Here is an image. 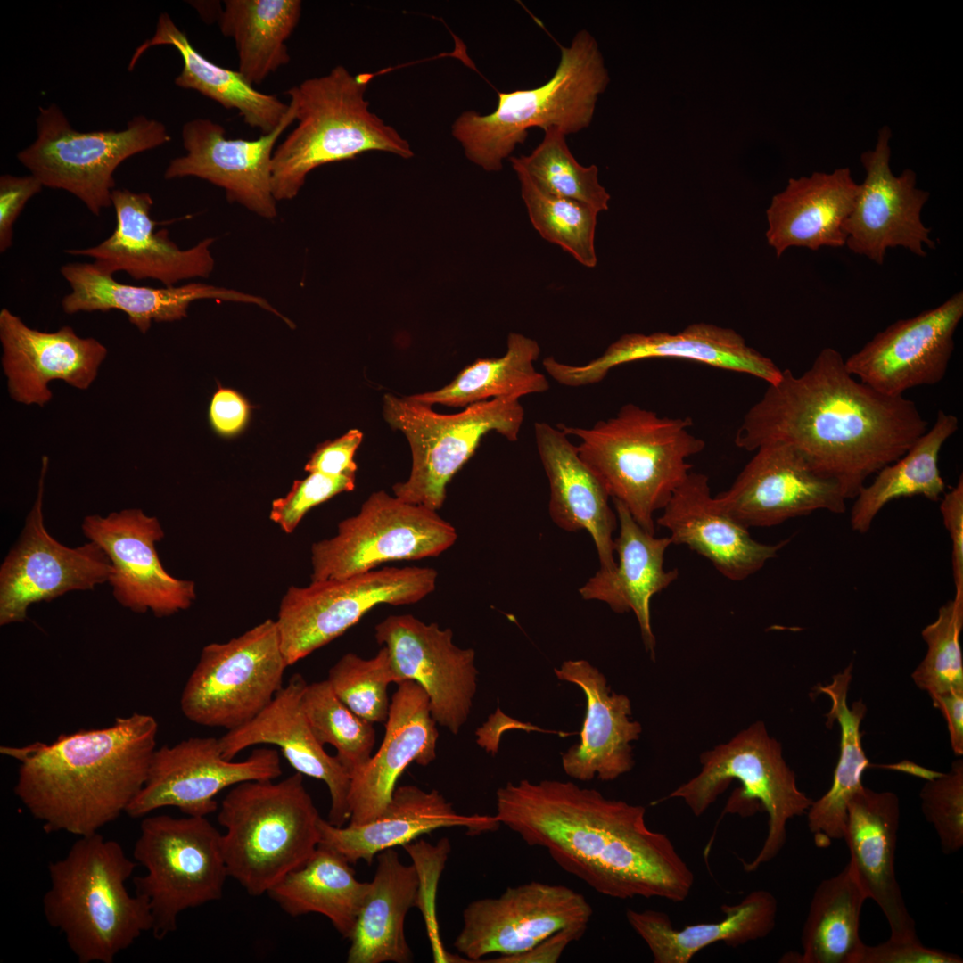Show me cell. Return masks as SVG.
<instances>
[{
	"instance_id": "7bdbcfd3",
	"label": "cell",
	"mask_w": 963,
	"mask_h": 963,
	"mask_svg": "<svg viewBox=\"0 0 963 963\" xmlns=\"http://www.w3.org/2000/svg\"><path fill=\"white\" fill-rule=\"evenodd\" d=\"M958 429V417L939 410L931 429L899 459L881 468L870 484L860 490L851 509L852 530L867 532L884 506L897 498L921 496L940 501L946 484L938 465L939 455Z\"/></svg>"
},
{
	"instance_id": "9f6ffc18",
	"label": "cell",
	"mask_w": 963,
	"mask_h": 963,
	"mask_svg": "<svg viewBox=\"0 0 963 963\" xmlns=\"http://www.w3.org/2000/svg\"><path fill=\"white\" fill-rule=\"evenodd\" d=\"M951 952L929 948L918 938L908 941L888 939L877 945H864L858 963H961Z\"/></svg>"
},
{
	"instance_id": "603a6c76",
	"label": "cell",
	"mask_w": 963,
	"mask_h": 963,
	"mask_svg": "<svg viewBox=\"0 0 963 963\" xmlns=\"http://www.w3.org/2000/svg\"><path fill=\"white\" fill-rule=\"evenodd\" d=\"M890 139L889 128H882L875 148L861 154L866 175L844 224L848 249L878 265L889 248L903 247L919 257L926 255L925 247L935 248L920 216L929 193L917 188L910 169L893 174Z\"/></svg>"
},
{
	"instance_id": "7dc6e473",
	"label": "cell",
	"mask_w": 963,
	"mask_h": 963,
	"mask_svg": "<svg viewBox=\"0 0 963 963\" xmlns=\"http://www.w3.org/2000/svg\"><path fill=\"white\" fill-rule=\"evenodd\" d=\"M512 168L517 175L530 220L539 235L561 247L584 267L595 268L598 212L582 202L543 191L523 169Z\"/></svg>"
},
{
	"instance_id": "4fadbf2b",
	"label": "cell",
	"mask_w": 963,
	"mask_h": 963,
	"mask_svg": "<svg viewBox=\"0 0 963 963\" xmlns=\"http://www.w3.org/2000/svg\"><path fill=\"white\" fill-rule=\"evenodd\" d=\"M430 567H383L339 579L291 586L276 620L283 654L292 666L327 645L382 604L410 605L436 588Z\"/></svg>"
},
{
	"instance_id": "ac0fdd59",
	"label": "cell",
	"mask_w": 963,
	"mask_h": 963,
	"mask_svg": "<svg viewBox=\"0 0 963 963\" xmlns=\"http://www.w3.org/2000/svg\"><path fill=\"white\" fill-rule=\"evenodd\" d=\"M281 775L275 749L258 748L245 760L235 761L223 756L219 738L190 737L154 751L146 781L126 813L136 819L170 806L186 816L206 817L217 811L215 797L222 790Z\"/></svg>"
},
{
	"instance_id": "3957f363",
	"label": "cell",
	"mask_w": 963,
	"mask_h": 963,
	"mask_svg": "<svg viewBox=\"0 0 963 963\" xmlns=\"http://www.w3.org/2000/svg\"><path fill=\"white\" fill-rule=\"evenodd\" d=\"M157 732L154 717L135 712L0 753L20 762L14 793L44 830L83 836L126 812L146 781Z\"/></svg>"
},
{
	"instance_id": "6da1fadb",
	"label": "cell",
	"mask_w": 963,
	"mask_h": 963,
	"mask_svg": "<svg viewBox=\"0 0 963 963\" xmlns=\"http://www.w3.org/2000/svg\"><path fill=\"white\" fill-rule=\"evenodd\" d=\"M927 431L916 404L877 392L824 348L803 374L782 370L745 414L735 438L746 451L771 442L798 450L853 499L867 478L903 456Z\"/></svg>"
},
{
	"instance_id": "60d3db41",
	"label": "cell",
	"mask_w": 963,
	"mask_h": 963,
	"mask_svg": "<svg viewBox=\"0 0 963 963\" xmlns=\"http://www.w3.org/2000/svg\"><path fill=\"white\" fill-rule=\"evenodd\" d=\"M852 670V664H850L834 675L831 683L818 687L831 702L826 714L827 725L830 728L836 720L841 728L840 753L831 786L812 802L806 812L808 828L819 848L828 847L833 841L843 839L848 803L862 788V775L868 767L860 733L867 707L861 700L855 701L851 707L847 703Z\"/></svg>"
},
{
	"instance_id": "7402d4cb",
	"label": "cell",
	"mask_w": 963,
	"mask_h": 963,
	"mask_svg": "<svg viewBox=\"0 0 963 963\" xmlns=\"http://www.w3.org/2000/svg\"><path fill=\"white\" fill-rule=\"evenodd\" d=\"M963 317V292L918 316L900 319L844 360L847 371L879 393L901 397L945 376Z\"/></svg>"
},
{
	"instance_id": "f907efd6",
	"label": "cell",
	"mask_w": 963,
	"mask_h": 963,
	"mask_svg": "<svg viewBox=\"0 0 963 963\" xmlns=\"http://www.w3.org/2000/svg\"><path fill=\"white\" fill-rule=\"evenodd\" d=\"M336 696L357 715L371 723H385L390 710L387 693L396 684L386 646L370 659L353 653L342 656L329 670L328 678Z\"/></svg>"
},
{
	"instance_id": "681fc988",
	"label": "cell",
	"mask_w": 963,
	"mask_h": 963,
	"mask_svg": "<svg viewBox=\"0 0 963 963\" xmlns=\"http://www.w3.org/2000/svg\"><path fill=\"white\" fill-rule=\"evenodd\" d=\"M301 708L316 738L336 749L335 756L350 777L368 762L375 743L373 723L352 712L327 679L306 685Z\"/></svg>"
},
{
	"instance_id": "94428289",
	"label": "cell",
	"mask_w": 963,
	"mask_h": 963,
	"mask_svg": "<svg viewBox=\"0 0 963 963\" xmlns=\"http://www.w3.org/2000/svg\"><path fill=\"white\" fill-rule=\"evenodd\" d=\"M586 931L578 929L562 930L543 940L531 950L514 956H499L489 962L498 963H531L557 962L566 947L580 940Z\"/></svg>"
},
{
	"instance_id": "4316f807",
	"label": "cell",
	"mask_w": 963,
	"mask_h": 963,
	"mask_svg": "<svg viewBox=\"0 0 963 963\" xmlns=\"http://www.w3.org/2000/svg\"><path fill=\"white\" fill-rule=\"evenodd\" d=\"M2 366L10 396L19 403L44 407L52 399L48 384L62 380L87 389L107 355L94 338H81L69 325L56 332L29 327L6 308L0 311Z\"/></svg>"
},
{
	"instance_id": "ffe728a7",
	"label": "cell",
	"mask_w": 963,
	"mask_h": 963,
	"mask_svg": "<svg viewBox=\"0 0 963 963\" xmlns=\"http://www.w3.org/2000/svg\"><path fill=\"white\" fill-rule=\"evenodd\" d=\"M715 498L747 528L775 526L819 510L843 514L848 500L836 482L783 442L759 447L731 486Z\"/></svg>"
},
{
	"instance_id": "bcb514c9",
	"label": "cell",
	"mask_w": 963,
	"mask_h": 963,
	"mask_svg": "<svg viewBox=\"0 0 963 963\" xmlns=\"http://www.w3.org/2000/svg\"><path fill=\"white\" fill-rule=\"evenodd\" d=\"M506 352L499 358H478L462 369L444 387L411 395L417 401L465 407L489 399L546 392L549 383L533 366L540 354L537 341L519 333H510Z\"/></svg>"
},
{
	"instance_id": "d6986e66",
	"label": "cell",
	"mask_w": 963,
	"mask_h": 963,
	"mask_svg": "<svg viewBox=\"0 0 963 963\" xmlns=\"http://www.w3.org/2000/svg\"><path fill=\"white\" fill-rule=\"evenodd\" d=\"M374 637L389 651L396 684L409 679L420 685L435 721L457 735L476 693L474 650L457 646L451 629L412 614L388 616L375 626Z\"/></svg>"
},
{
	"instance_id": "cb8c5ba5",
	"label": "cell",
	"mask_w": 963,
	"mask_h": 963,
	"mask_svg": "<svg viewBox=\"0 0 963 963\" xmlns=\"http://www.w3.org/2000/svg\"><path fill=\"white\" fill-rule=\"evenodd\" d=\"M650 358L687 360L746 374L768 384L782 375L772 359L750 347L737 332L708 323L691 324L675 333H625L586 364L570 365L552 357L544 367L561 385L580 387L601 382L613 367Z\"/></svg>"
},
{
	"instance_id": "f6af8a7d",
	"label": "cell",
	"mask_w": 963,
	"mask_h": 963,
	"mask_svg": "<svg viewBox=\"0 0 963 963\" xmlns=\"http://www.w3.org/2000/svg\"><path fill=\"white\" fill-rule=\"evenodd\" d=\"M849 864L822 880L812 895L802 930L801 963H858L865 943L860 914L867 900Z\"/></svg>"
},
{
	"instance_id": "5bb4252c",
	"label": "cell",
	"mask_w": 963,
	"mask_h": 963,
	"mask_svg": "<svg viewBox=\"0 0 963 963\" xmlns=\"http://www.w3.org/2000/svg\"><path fill=\"white\" fill-rule=\"evenodd\" d=\"M276 621L205 646L181 694L190 721L227 731L260 713L284 687L287 668Z\"/></svg>"
},
{
	"instance_id": "6125c7cd",
	"label": "cell",
	"mask_w": 963,
	"mask_h": 963,
	"mask_svg": "<svg viewBox=\"0 0 963 963\" xmlns=\"http://www.w3.org/2000/svg\"><path fill=\"white\" fill-rule=\"evenodd\" d=\"M933 705L946 720L951 746L957 756L963 754V687L929 696Z\"/></svg>"
},
{
	"instance_id": "680465c9",
	"label": "cell",
	"mask_w": 963,
	"mask_h": 963,
	"mask_svg": "<svg viewBox=\"0 0 963 963\" xmlns=\"http://www.w3.org/2000/svg\"><path fill=\"white\" fill-rule=\"evenodd\" d=\"M940 511L951 541L955 596H963V478L940 499Z\"/></svg>"
},
{
	"instance_id": "4dcf8cb0",
	"label": "cell",
	"mask_w": 963,
	"mask_h": 963,
	"mask_svg": "<svg viewBox=\"0 0 963 963\" xmlns=\"http://www.w3.org/2000/svg\"><path fill=\"white\" fill-rule=\"evenodd\" d=\"M900 824L898 796L862 786L850 800L843 839L849 852L848 864L868 899L884 913L890 939H917L910 916L895 873V853Z\"/></svg>"
},
{
	"instance_id": "7c38bea8",
	"label": "cell",
	"mask_w": 963,
	"mask_h": 963,
	"mask_svg": "<svg viewBox=\"0 0 963 963\" xmlns=\"http://www.w3.org/2000/svg\"><path fill=\"white\" fill-rule=\"evenodd\" d=\"M170 139L161 122L143 115L123 130L80 132L52 103L39 107L37 138L17 159L44 186L70 193L98 216L112 205L113 175L119 164Z\"/></svg>"
},
{
	"instance_id": "e575fe53",
	"label": "cell",
	"mask_w": 963,
	"mask_h": 963,
	"mask_svg": "<svg viewBox=\"0 0 963 963\" xmlns=\"http://www.w3.org/2000/svg\"><path fill=\"white\" fill-rule=\"evenodd\" d=\"M534 436L549 483L552 521L569 532L587 531L597 548L599 570L613 571L616 565L613 535L618 518L609 505L610 496L558 427L536 422Z\"/></svg>"
},
{
	"instance_id": "d590c367",
	"label": "cell",
	"mask_w": 963,
	"mask_h": 963,
	"mask_svg": "<svg viewBox=\"0 0 963 963\" xmlns=\"http://www.w3.org/2000/svg\"><path fill=\"white\" fill-rule=\"evenodd\" d=\"M859 191L849 168L790 178L766 210L768 244L778 258L791 247L844 246V224Z\"/></svg>"
},
{
	"instance_id": "91938a15",
	"label": "cell",
	"mask_w": 963,
	"mask_h": 963,
	"mask_svg": "<svg viewBox=\"0 0 963 963\" xmlns=\"http://www.w3.org/2000/svg\"><path fill=\"white\" fill-rule=\"evenodd\" d=\"M250 406L237 391L219 388L210 406V420L214 430L224 436L235 435L247 424Z\"/></svg>"
},
{
	"instance_id": "52a82bcc",
	"label": "cell",
	"mask_w": 963,
	"mask_h": 963,
	"mask_svg": "<svg viewBox=\"0 0 963 963\" xmlns=\"http://www.w3.org/2000/svg\"><path fill=\"white\" fill-rule=\"evenodd\" d=\"M370 78L337 66L285 92L295 105L298 125L274 152L276 202L297 196L308 174L321 165L369 151L413 156L408 142L369 110L365 93Z\"/></svg>"
},
{
	"instance_id": "f5cc1de1",
	"label": "cell",
	"mask_w": 963,
	"mask_h": 963,
	"mask_svg": "<svg viewBox=\"0 0 963 963\" xmlns=\"http://www.w3.org/2000/svg\"><path fill=\"white\" fill-rule=\"evenodd\" d=\"M921 811L934 827L944 854L963 847V760H955L949 771L934 773L923 785Z\"/></svg>"
},
{
	"instance_id": "836d02e7",
	"label": "cell",
	"mask_w": 963,
	"mask_h": 963,
	"mask_svg": "<svg viewBox=\"0 0 963 963\" xmlns=\"http://www.w3.org/2000/svg\"><path fill=\"white\" fill-rule=\"evenodd\" d=\"M60 271L71 289L62 300L66 314L118 309L142 333L148 332L152 321L185 317L189 305L202 299L251 303L280 315L262 297L202 283L163 288L130 285L116 281L93 263H68Z\"/></svg>"
},
{
	"instance_id": "f1b7e54d",
	"label": "cell",
	"mask_w": 963,
	"mask_h": 963,
	"mask_svg": "<svg viewBox=\"0 0 963 963\" xmlns=\"http://www.w3.org/2000/svg\"><path fill=\"white\" fill-rule=\"evenodd\" d=\"M397 685L377 753L350 777V824H365L378 818L390 803L407 767L412 762L427 766L436 759L439 733L427 694L413 680Z\"/></svg>"
},
{
	"instance_id": "8d00e7d4",
	"label": "cell",
	"mask_w": 963,
	"mask_h": 963,
	"mask_svg": "<svg viewBox=\"0 0 963 963\" xmlns=\"http://www.w3.org/2000/svg\"><path fill=\"white\" fill-rule=\"evenodd\" d=\"M613 501L620 526L614 539L618 561L613 571L598 570L579 592L583 599L604 602L615 613L632 611L645 647L654 655L650 603L679 576L677 569H664L665 552L672 543L669 536L658 538L645 531L621 502Z\"/></svg>"
},
{
	"instance_id": "8992f818",
	"label": "cell",
	"mask_w": 963,
	"mask_h": 963,
	"mask_svg": "<svg viewBox=\"0 0 963 963\" xmlns=\"http://www.w3.org/2000/svg\"><path fill=\"white\" fill-rule=\"evenodd\" d=\"M560 51L559 63L545 84L498 92L492 112L465 111L455 119L452 135L468 160L486 171H498L531 128H555L567 136L591 124L597 100L610 82L598 44L581 29Z\"/></svg>"
},
{
	"instance_id": "f35d334b",
	"label": "cell",
	"mask_w": 963,
	"mask_h": 963,
	"mask_svg": "<svg viewBox=\"0 0 963 963\" xmlns=\"http://www.w3.org/2000/svg\"><path fill=\"white\" fill-rule=\"evenodd\" d=\"M374 878L350 939L348 963H406L412 951L405 936V918L419 902L420 875L405 865L392 848L377 855Z\"/></svg>"
},
{
	"instance_id": "9a60e30c",
	"label": "cell",
	"mask_w": 963,
	"mask_h": 963,
	"mask_svg": "<svg viewBox=\"0 0 963 963\" xmlns=\"http://www.w3.org/2000/svg\"><path fill=\"white\" fill-rule=\"evenodd\" d=\"M455 527L437 511L383 490L341 521L337 533L311 546V581L339 579L399 560L438 556L457 540Z\"/></svg>"
},
{
	"instance_id": "5b68a950",
	"label": "cell",
	"mask_w": 963,
	"mask_h": 963,
	"mask_svg": "<svg viewBox=\"0 0 963 963\" xmlns=\"http://www.w3.org/2000/svg\"><path fill=\"white\" fill-rule=\"evenodd\" d=\"M690 417L661 416L628 403L589 428L560 424L582 461L613 500L621 502L645 531L655 534L654 514L663 510L691 472L687 459L704 440L690 431Z\"/></svg>"
},
{
	"instance_id": "30bf717a",
	"label": "cell",
	"mask_w": 963,
	"mask_h": 963,
	"mask_svg": "<svg viewBox=\"0 0 963 963\" xmlns=\"http://www.w3.org/2000/svg\"><path fill=\"white\" fill-rule=\"evenodd\" d=\"M383 416L391 428L407 438L411 451L409 476L392 486L394 496L438 511L444 504L447 485L472 457L482 438L496 432L516 441L524 410L519 399L501 397L445 415L410 396L386 393Z\"/></svg>"
},
{
	"instance_id": "6f0895ef",
	"label": "cell",
	"mask_w": 963,
	"mask_h": 963,
	"mask_svg": "<svg viewBox=\"0 0 963 963\" xmlns=\"http://www.w3.org/2000/svg\"><path fill=\"white\" fill-rule=\"evenodd\" d=\"M362 440V432L351 429L340 438L319 445L306 464L305 470L309 473L356 476L358 466L354 457Z\"/></svg>"
},
{
	"instance_id": "ba28073f",
	"label": "cell",
	"mask_w": 963,
	"mask_h": 963,
	"mask_svg": "<svg viewBox=\"0 0 963 963\" xmlns=\"http://www.w3.org/2000/svg\"><path fill=\"white\" fill-rule=\"evenodd\" d=\"M320 819L299 772L234 786L218 813L228 877L251 896L268 893L315 852Z\"/></svg>"
},
{
	"instance_id": "ab89813d",
	"label": "cell",
	"mask_w": 963,
	"mask_h": 963,
	"mask_svg": "<svg viewBox=\"0 0 963 963\" xmlns=\"http://www.w3.org/2000/svg\"><path fill=\"white\" fill-rule=\"evenodd\" d=\"M157 45H171L181 55L183 68L175 78L177 86L195 90L224 108L236 110L248 126L259 129L262 135L275 130L288 111L289 104L276 95L258 91L238 70L221 67L202 56L167 12L159 16L153 37L136 49L128 70L147 49Z\"/></svg>"
},
{
	"instance_id": "d4e9b609",
	"label": "cell",
	"mask_w": 963,
	"mask_h": 963,
	"mask_svg": "<svg viewBox=\"0 0 963 963\" xmlns=\"http://www.w3.org/2000/svg\"><path fill=\"white\" fill-rule=\"evenodd\" d=\"M295 120V105L291 101L279 126L254 140L226 138L225 128L209 119L189 120L181 131L186 153L169 162L164 177H195L207 180L223 188L230 202L273 219L277 216L272 189L275 144Z\"/></svg>"
},
{
	"instance_id": "44dd1931",
	"label": "cell",
	"mask_w": 963,
	"mask_h": 963,
	"mask_svg": "<svg viewBox=\"0 0 963 963\" xmlns=\"http://www.w3.org/2000/svg\"><path fill=\"white\" fill-rule=\"evenodd\" d=\"M81 529L109 557L112 570L108 582L123 607L166 617L188 609L195 600L194 583L171 576L160 561L155 545L164 531L156 517L129 508L103 517L86 515Z\"/></svg>"
},
{
	"instance_id": "1f68e13d",
	"label": "cell",
	"mask_w": 963,
	"mask_h": 963,
	"mask_svg": "<svg viewBox=\"0 0 963 963\" xmlns=\"http://www.w3.org/2000/svg\"><path fill=\"white\" fill-rule=\"evenodd\" d=\"M556 678L578 686L586 698V714L580 741L562 755V766L571 778L589 781L596 776L612 781L634 765L630 743L642 731L630 720L627 696L612 692L604 674L586 660L564 661L555 668Z\"/></svg>"
},
{
	"instance_id": "11a10c76",
	"label": "cell",
	"mask_w": 963,
	"mask_h": 963,
	"mask_svg": "<svg viewBox=\"0 0 963 963\" xmlns=\"http://www.w3.org/2000/svg\"><path fill=\"white\" fill-rule=\"evenodd\" d=\"M44 185L33 175L0 177V252L12 245L13 226L28 201Z\"/></svg>"
},
{
	"instance_id": "9c48e42d",
	"label": "cell",
	"mask_w": 963,
	"mask_h": 963,
	"mask_svg": "<svg viewBox=\"0 0 963 963\" xmlns=\"http://www.w3.org/2000/svg\"><path fill=\"white\" fill-rule=\"evenodd\" d=\"M700 772L676 788L670 798H679L693 814L700 816L732 780L742 787L734 792L725 812L768 813V832L756 857L743 862L747 872L772 860L786 841L790 819L807 812L812 800L797 786L795 773L786 764L782 746L771 737L762 721H756L728 742L703 753Z\"/></svg>"
},
{
	"instance_id": "b9f144b4",
	"label": "cell",
	"mask_w": 963,
	"mask_h": 963,
	"mask_svg": "<svg viewBox=\"0 0 963 963\" xmlns=\"http://www.w3.org/2000/svg\"><path fill=\"white\" fill-rule=\"evenodd\" d=\"M342 854L319 844L300 867L289 872L268 895L288 915L319 913L350 939L369 882H360Z\"/></svg>"
},
{
	"instance_id": "c3c4849f",
	"label": "cell",
	"mask_w": 963,
	"mask_h": 963,
	"mask_svg": "<svg viewBox=\"0 0 963 963\" xmlns=\"http://www.w3.org/2000/svg\"><path fill=\"white\" fill-rule=\"evenodd\" d=\"M543 131L542 141L529 155L510 157L512 166L523 169L550 194L582 202L598 213L607 210L611 196L599 182L597 166L580 164L559 129Z\"/></svg>"
},
{
	"instance_id": "7a4b0ae2",
	"label": "cell",
	"mask_w": 963,
	"mask_h": 963,
	"mask_svg": "<svg viewBox=\"0 0 963 963\" xmlns=\"http://www.w3.org/2000/svg\"><path fill=\"white\" fill-rule=\"evenodd\" d=\"M496 801L501 825L605 896L680 902L691 892L694 873L641 805L556 779L508 782Z\"/></svg>"
},
{
	"instance_id": "74e56055",
	"label": "cell",
	"mask_w": 963,
	"mask_h": 963,
	"mask_svg": "<svg viewBox=\"0 0 963 963\" xmlns=\"http://www.w3.org/2000/svg\"><path fill=\"white\" fill-rule=\"evenodd\" d=\"M725 917L713 923L673 926L669 916L654 910L628 909L629 925L646 942L654 963H688L701 950L716 942L737 947L769 935L775 927L778 902L765 890L748 893L739 903L723 905Z\"/></svg>"
},
{
	"instance_id": "e0dca14e",
	"label": "cell",
	"mask_w": 963,
	"mask_h": 963,
	"mask_svg": "<svg viewBox=\"0 0 963 963\" xmlns=\"http://www.w3.org/2000/svg\"><path fill=\"white\" fill-rule=\"evenodd\" d=\"M592 913L587 899L572 888L531 881L470 902L454 947L473 962L491 953L514 956L562 930L586 931Z\"/></svg>"
},
{
	"instance_id": "8fae6325",
	"label": "cell",
	"mask_w": 963,
	"mask_h": 963,
	"mask_svg": "<svg viewBox=\"0 0 963 963\" xmlns=\"http://www.w3.org/2000/svg\"><path fill=\"white\" fill-rule=\"evenodd\" d=\"M221 836L206 817H144L133 856L146 869L133 881L152 917V934L162 940L177 927L181 912L218 901L228 873Z\"/></svg>"
},
{
	"instance_id": "2e32d148",
	"label": "cell",
	"mask_w": 963,
	"mask_h": 963,
	"mask_svg": "<svg viewBox=\"0 0 963 963\" xmlns=\"http://www.w3.org/2000/svg\"><path fill=\"white\" fill-rule=\"evenodd\" d=\"M48 457H44L37 498L18 541L0 567V625L23 622L29 607L68 592L92 590L107 582L111 564L96 543L88 540L68 547L46 531L43 515L44 482Z\"/></svg>"
},
{
	"instance_id": "83f0119b",
	"label": "cell",
	"mask_w": 963,
	"mask_h": 963,
	"mask_svg": "<svg viewBox=\"0 0 963 963\" xmlns=\"http://www.w3.org/2000/svg\"><path fill=\"white\" fill-rule=\"evenodd\" d=\"M672 544L707 559L725 578L740 581L759 572L789 542H759L712 496L709 477L691 471L657 519Z\"/></svg>"
},
{
	"instance_id": "d6a6232c",
	"label": "cell",
	"mask_w": 963,
	"mask_h": 963,
	"mask_svg": "<svg viewBox=\"0 0 963 963\" xmlns=\"http://www.w3.org/2000/svg\"><path fill=\"white\" fill-rule=\"evenodd\" d=\"M501 823L490 815L457 813L437 790L426 792L416 786L396 787L385 811L375 819L360 825L338 827L320 819L319 844L342 854L350 863L371 864L379 852L406 845L421 835L442 827H465L469 835L493 832Z\"/></svg>"
},
{
	"instance_id": "277c9868",
	"label": "cell",
	"mask_w": 963,
	"mask_h": 963,
	"mask_svg": "<svg viewBox=\"0 0 963 963\" xmlns=\"http://www.w3.org/2000/svg\"><path fill=\"white\" fill-rule=\"evenodd\" d=\"M137 863L99 832L78 836L48 866L43 912L79 963H112L152 929L148 901L126 886Z\"/></svg>"
},
{
	"instance_id": "ee69618b",
	"label": "cell",
	"mask_w": 963,
	"mask_h": 963,
	"mask_svg": "<svg viewBox=\"0 0 963 963\" xmlns=\"http://www.w3.org/2000/svg\"><path fill=\"white\" fill-rule=\"evenodd\" d=\"M301 13L299 0H226L218 22L222 34L235 40L238 71L252 86L259 85L290 62L285 41Z\"/></svg>"
},
{
	"instance_id": "f546056e",
	"label": "cell",
	"mask_w": 963,
	"mask_h": 963,
	"mask_svg": "<svg viewBox=\"0 0 963 963\" xmlns=\"http://www.w3.org/2000/svg\"><path fill=\"white\" fill-rule=\"evenodd\" d=\"M308 683L295 673L271 703L244 725L219 737L223 756L234 758L256 745L280 748L289 764L303 776L323 781L331 796L328 821L338 827L350 819L348 794L350 776L336 756L328 754L314 736L301 708Z\"/></svg>"
},
{
	"instance_id": "db71d44e",
	"label": "cell",
	"mask_w": 963,
	"mask_h": 963,
	"mask_svg": "<svg viewBox=\"0 0 963 963\" xmlns=\"http://www.w3.org/2000/svg\"><path fill=\"white\" fill-rule=\"evenodd\" d=\"M355 482L354 475L310 473L305 479L296 480L285 497L273 501L269 517L285 533H292L309 509L339 493L353 490Z\"/></svg>"
},
{
	"instance_id": "816d5d0a",
	"label": "cell",
	"mask_w": 963,
	"mask_h": 963,
	"mask_svg": "<svg viewBox=\"0 0 963 963\" xmlns=\"http://www.w3.org/2000/svg\"><path fill=\"white\" fill-rule=\"evenodd\" d=\"M962 629L963 596L954 595L940 607L936 619L921 631L927 651L911 678L929 696L963 687Z\"/></svg>"
},
{
	"instance_id": "484cf974",
	"label": "cell",
	"mask_w": 963,
	"mask_h": 963,
	"mask_svg": "<svg viewBox=\"0 0 963 963\" xmlns=\"http://www.w3.org/2000/svg\"><path fill=\"white\" fill-rule=\"evenodd\" d=\"M111 203L116 214L112 234L95 246L68 249L66 253L92 258L93 264L104 274L124 271L136 280L155 279L165 286L207 278L213 271L210 246L215 239L206 238L193 247L180 249L166 229L155 231L156 223L150 216L153 201L148 193L114 189Z\"/></svg>"
}]
</instances>
